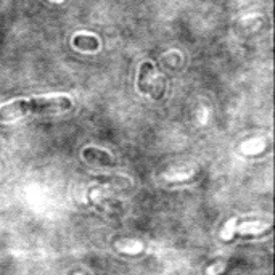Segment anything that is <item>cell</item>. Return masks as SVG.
Returning a JSON list of instances; mask_svg holds the SVG:
<instances>
[{"label":"cell","instance_id":"cell-1","mask_svg":"<svg viewBox=\"0 0 275 275\" xmlns=\"http://www.w3.org/2000/svg\"><path fill=\"white\" fill-rule=\"evenodd\" d=\"M73 103L68 97H50V99H31L16 100L0 106V121H13L25 114H42V113H60L69 110Z\"/></svg>","mask_w":275,"mask_h":275},{"label":"cell","instance_id":"cell-2","mask_svg":"<svg viewBox=\"0 0 275 275\" xmlns=\"http://www.w3.org/2000/svg\"><path fill=\"white\" fill-rule=\"evenodd\" d=\"M76 49L81 50H87V52H93L100 47V42L97 37H92V35H76L73 41Z\"/></svg>","mask_w":275,"mask_h":275}]
</instances>
